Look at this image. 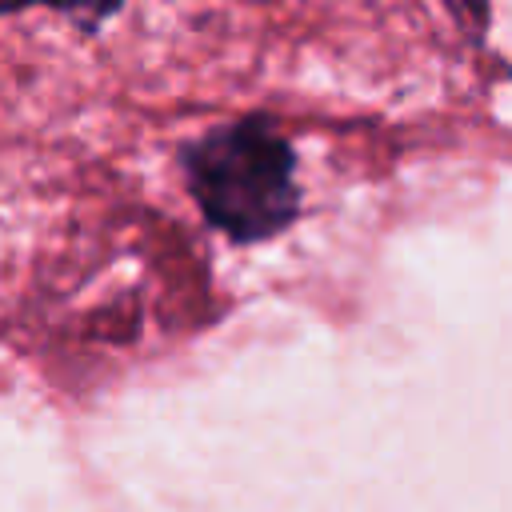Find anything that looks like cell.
Returning a JSON list of instances; mask_svg holds the SVG:
<instances>
[{
	"label": "cell",
	"mask_w": 512,
	"mask_h": 512,
	"mask_svg": "<svg viewBox=\"0 0 512 512\" xmlns=\"http://www.w3.org/2000/svg\"><path fill=\"white\" fill-rule=\"evenodd\" d=\"M184 172L208 224L232 240H268L296 216L292 148L256 116L200 136L184 152Z\"/></svg>",
	"instance_id": "obj_1"
},
{
	"label": "cell",
	"mask_w": 512,
	"mask_h": 512,
	"mask_svg": "<svg viewBox=\"0 0 512 512\" xmlns=\"http://www.w3.org/2000/svg\"><path fill=\"white\" fill-rule=\"evenodd\" d=\"M28 4H48V8H56V12H68V16L84 20L88 28H96L100 20H108V16L120 8V0H0V16H4V12H20V8H28Z\"/></svg>",
	"instance_id": "obj_2"
}]
</instances>
